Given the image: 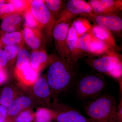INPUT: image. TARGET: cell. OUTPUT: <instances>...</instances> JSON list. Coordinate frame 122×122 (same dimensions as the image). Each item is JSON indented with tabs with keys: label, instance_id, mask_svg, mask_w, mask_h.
Returning <instances> with one entry per match:
<instances>
[{
	"label": "cell",
	"instance_id": "484cf974",
	"mask_svg": "<svg viewBox=\"0 0 122 122\" xmlns=\"http://www.w3.org/2000/svg\"><path fill=\"white\" fill-rule=\"evenodd\" d=\"M34 113L32 109H28L21 112L10 122H33Z\"/></svg>",
	"mask_w": 122,
	"mask_h": 122
},
{
	"label": "cell",
	"instance_id": "7a4b0ae2",
	"mask_svg": "<svg viewBox=\"0 0 122 122\" xmlns=\"http://www.w3.org/2000/svg\"><path fill=\"white\" fill-rule=\"evenodd\" d=\"M86 114L94 122H118L116 102L113 96L104 94L84 107Z\"/></svg>",
	"mask_w": 122,
	"mask_h": 122
},
{
	"label": "cell",
	"instance_id": "d590c367",
	"mask_svg": "<svg viewBox=\"0 0 122 122\" xmlns=\"http://www.w3.org/2000/svg\"><path fill=\"white\" fill-rule=\"evenodd\" d=\"M7 1L5 0H0V5L4 4L5 2H7Z\"/></svg>",
	"mask_w": 122,
	"mask_h": 122
},
{
	"label": "cell",
	"instance_id": "6da1fadb",
	"mask_svg": "<svg viewBox=\"0 0 122 122\" xmlns=\"http://www.w3.org/2000/svg\"><path fill=\"white\" fill-rule=\"evenodd\" d=\"M51 62L46 75L52 96H56L67 90L75 81L74 64L61 57L50 59Z\"/></svg>",
	"mask_w": 122,
	"mask_h": 122
},
{
	"label": "cell",
	"instance_id": "5bb4252c",
	"mask_svg": "<svg viewBox=\"0 0 122 122\" xmlns=\"http://www.w3.org/2000/svg\"><path fill=\"white\" fill-rule=\"evenodd\" d=\"M98 39L104 42L115 51L118 50L119 48L110 31L102 28L95 25L92 26L89 31Z\"/></svg>",
	"mask_w": 122,
	"mask_h": 122
},
{
	"label": "cell",
	"instance_id": "1f68e13d",
	"mask_svg": "<svg viewBox=\"0 0 122 122\" xmlns=\"http://www.w3.org/2000/svg\"><path fill=\"white\" fill-rule=\"evenodd\" d=\"M8 64L7 55L4 50L0 49V68H5Z\"/></svg>",
	"mask_w": 122,
	"mask_h": 122
},
{
	"label": "cell",
	"instance_id": "9a60e30c",
	"mask_svg": "<svg viewBox=\"0 0 122 122\" xmlns=\"http://www.w3.org/2000/svg\"><path fill=\"white\" fill-rule=\"evenodd\" d=\"M24 20V14L16 13L2 19L0 28L5 33L17 31Z\"/></svg>",
	"mask_w": 122,
	"mask_h": 122
},
{
	"label": "cell",
	"instance_id": "4316f807",
	"mask_svg": "<svg viewBox=\"0 0 122 122\" xmlns=\"http://www.w3.org/2000/svg\"><path fill=\"white\" fill-rule=\"evenodd\" d=\"M25 26L31 29H37L41 30V26L33 16L29 9L26 10L24 14Z\"/></svg>",
	"mask_w": 122,
	"mask_h": 122
},
{
	"label": "cell",
	"instance_id": "e575fe53",
	"mask_svg": "<svg viewBox=\"0 0 122 122\" xmlns=\"http://www.w3.org/2000/svg\"><path fill=\"white\" fill-rule=\"evenodd\" d=\"M122 102L121 99L117 110V116L118 122H122Z\"/></svg>",
	"mask_w": 122,
	"mask_h": 122
},
{
	"label": "cell",
	"instance_id": "8fae6325",
	"mask_svg": "<svg viewBox=\"0 0 122 122\" xmlns=\"http://www.w3.org/2000/svg\"><path fill=\"white\" fill-rule=\"evenodd\" d=\"M107 55L96 59H87L85 61L98 72L107 73L121 60L115 51H112Z\"/></svg>",
	"mask_w": 122,
	"mask_h": 122
},
{
	"label": "cell",
	"instance_id": "d6a6232c",
	"mask_svg": "<svg viewBox=\"0 0 122 122\" xmlns=\"http://www.w3.org/2000/svg\"><path fill=\"white\" fill-rule=\"evenodd\" d=\"M8 74L5 68H0V85L7 81Z\"/></svg>",
	"mask_w": 122,
	"mask_h": 122
},
{
	"label": "cell",
	"instance_id": "f1b7e54d",
	"mask_svg": "<svg viewBox=\"0 0 122 122\" xmlns=\"http://www.w3.org/2000/svg\"><path fill=\"white\" fill-rule=\"evenodd\" d=\"M17 13L13 5L10 3H5L0 5V19H3L10 15Z\"/></svg>",
	"mask_w": 122,
	"mask_h": 122
},
{
	"label": "cell",
	"instance_id": "ba28073f",
	"mask_svg": "<svg viewBox=\"0 0 122 122\" xmlns=\"http://www.w3.org/2000/svg\"><path fill=\"white\" fill-rule=\"evenodd\" d=\"M51 106L50 109L56 113L54 120L57 122H94L90 118L85 117L77 109L68 105L55 101Z\"/></svg>",
	"mask_w": 122,
	"mask_h": 122
},
{
	"label": "cell",
	"instance_id": "2e32d148",
	"mask_svg": "<svg viewBox=\"0 0 122 122\" xmlns=\"http://www.w3.org/2000/svg\"><path fill=\"white\" fill-rule=\"evenodd\" d=\"M38 72L33 69L30 65L20 71L14 73L20 83L26 87L32 85L39 77Z\"/></svg>",
	"mask_w": 122,
	"mask_h": 122
},
{
	"label": "cell",
	"instance_id": "52a82bcc",
	"mask_svg": "<svg viewBox=\"0 0 122 122\" xmlns=\"http://www.w3.org/2000/svg\"><path fill=\"white\" fill-rule=\"evenodd\" d=\"M40 105L27 90H22L7 107L6 121L10 122L21 112Z\"/></svg>",
	"mask_w": 122,
	"mask_h": 122
},
{
	"label": "cell",
	"instance_id": "9c48e42d",
	"mask_svg": "<svg viewBox=\"0 0 122 122\" xmlns=\"http://www.w3.org/2000/svg\"><path fill=\"white\" fill-rule=\"evenodd\" d=\"M26 90L42 106H50L52 97L46 75L39 76L34 83Z\"/></svg>",
	"mask_w": 122,
	"mask_h": 122
},
{
	"label": "cell",
	"instance_id": "e0dca14e",
	"mask_svg": "<svg viewBox=\"0 0 122 122\" xmlns=\"http://www.w3.org/2000/svg\"><path fill=\"white\" fill-rule=\"evenodd\" d=\"M22 90L12 84H8L3 87L0 94V105L7 108Z\"/></svg>",
	"mask_w": 122,
	"mask_h": 122
},
{
	"label": "cell",
	"instance_id": "d4e9b609",
	"mask_svg": "<svg viewBox=\"0 0 122 122\" xmlns=\"http://www.w3.org/2000/svg\"><path fill=\"white\" fill-rule=\"evenodd\" d=\"M21 46L19 45H10L5 46L4 51L7 55L8 59V64L13 65L16 62L17 56L20 48Z\"/></svg>",
	"mask_w": 122,
	"mask_h": 122
},
{
	"label": "cell",
	"instance_id": "44dd1931",
	"mask_svg": "<svg viewBox=\"0 0 122 122\" xmlns=\"http://www.w3.org/2000/svg\"><path fill=\"white\" fill-rule=\"evenodd\" d=\"M30 54L25 48L21 47L16 59L14 72H19L30 65Z\"/></svg>",
	"mask_w": 122,
	"mask_h": 122
},
{
	"label": "cell",
	"instance_id": "cb8c5ba5",
	"mask_svg": "<svg viewBox=\"0 0 122 122\" xmlns=\"http://www.w3.org/2000/svg\"><path fill=\"white\" fill-rule=\"evenodd\" d=\"M44 2L56 22L58 15L65 5L64 2L61 0H46Z\"/></svg>",
	"mask_w": 122,
	"mask_h": 122
},
{
	"label": "cell",
	"instance_id": "ac0fdd59",
	"mask_svg": "<svg viewBox=\"0 0 122 122\" xmlns=\"http://www.w3.org/2000/svg\"><path fill=\"white\" fill-rule=\"evenodd\" d=\"M48 54L44 50H33L30 54V66L39 72L50 61Z\"/></svg>",
	"mask_w": 122,
	"mask_h": 122
},
{
	"label": "cell",
	"instance_id": "277c9868",
	"mask_svg": "<svg viewBox=\"0 0 122 122\" xmlns=\"http://www.w3.org/2000/svg\"><path fill=\"white\" fill-rule=\"evenodd\" d=\"M93 13L88 2L83 0H69L65 4L57 19L56 24L61 22H72L79 14H90Z\"/></svg>",
	"mask_w": 122,
	"mask_h": 122
},
{
	"label": "cell",
	"instance_id": "30bf717a",
	"mask_svg": "<svg viewBox=\"0 0 122 122\" xmlns=\"http://www.w3.org/2000/svg\"><path fill=\"white\" fill-rule=\"evenodd\" d=\"M88 2L95 15H117L122 10V0H90Z\"/></svg>",
	"mask_w": 122,
	"mask_h": 122
},
{
	"label": "cell",
	"instance_id": "7402d4cb",
	"mask_svg": "<svg viewBox=\"0 0 122 122\" xmlns=\"http://www.w3.org/2000/svg\"><path fill=\"white\" fill-rule=\"evenodd\" d=\"M56 115L54 110L50 108L39 107L34 113L33 122H49L54 119Z\"/></svg>",
	"mask_w": 122,
	"mask_h": 122
},
{
	"label": "cell",
	"instance_id": "d6986e66",
	"mask_svg": "<svg viewBox=\"0 0 122 122\" xmlns=\"http://www.w3.org/2000/svg\"><path fill=\"white\" fill-rule=\"evenodd\" d=\"M91 34L92 39L87 53L88 54L94 55H100L106 53L108 54L112 51H115L106 44Z\"/></svg>",
	"mask_w": 122,
	"mask_h": 122
},
{
	"label": "cell",
	"instance_id": "5b68a950",
	"mask_svg": "<svg viewBox=\"0 0 122 122\" xmlns=\"http://www.w3.org/2000/svg\"><path fill=\"white\" fill-rule=\"evenodd\" d=\"M29 9L41 29L46 28L48 33L52 32L56 20L51 15L44 0H30Z\"/></svg>",
	"mask_w": 122,
	"mask_h": 122
},
{
	"label": "cell",
	"instance_id": "836d02e7",
	"mask_svg": "<svg viewBox=\"0 0 122 122\" xmlns=\"http://www.w3.org/2000/svg\"><path fill=\"white\" fill-rule=\"evenodd\" d=\"M7 116V108L0 105V122H4Z\"/></svg>",
	"mask_w": 122,
	"mask_h": 122
},
{
	"label": "cell",
	"instance_id": "ffe728a7",
	"mask_svg": "<svg viewBox=\"0 0 122 122\" xmlns=\"http://www.w3.org/2000/svg\"><path fill=\"white\" fill-rule=\"evenodd\" d=\"M24 41L23 31H15L12 32L5 33L0 39V44L5 46L17 45L22 46Z\"/></svg>",
	"mask_w": 122,
	"mask_h": 122
},
{
	"label": "cell",
	"instance_id": "8d00e7d4",
	"mask_svg": "<svg viewBox=\"0 0 122 122\" xmlns=\"http://www.w3.org/2000/svg\"><path fill=\"white\" fill-rule=\"evenodd\" d=\"M51 122V121H50V122Z\"/></svg>",
	"mask_w": 122,
	"mask_h": 122
},
{
	"label": "cell",
	"instance_id": "f35d334b",
	"mask_svg": "<svg viewBox=\"0 0 122 122\" xmlns=\"http://www.w3.org/2000/svg\"></svg>",
	"mask_w": 122,
	"mask_h": 122
},
{
	"label": "cell",
	"instance_id": "7c38bea8",
	"mask_svg": "<svg viewBox=\"0 0 122 122\" xmlns=\"http://www.w3.org/2000/svg\"><path fill=\"white\" fill-rule=\"evenodd\" d=\"M94 18L96 25L102 28L114 32H120L122 30V19L117 15H95L90 14Z\"/></svg>",
	"mask_w": 122,
	"mask_h": 122
},
{
	"label": "cell",
	"instance_id": "4fadbf2b",
	"mask_svg": "<svg viewBox=\"0 0 122 122\" xmlns=\"http://www.w3.org/2000/svg\"><path fill=\"white\" fill-rule=\"evenodd\" d=\"M23 33L24 41L33 50L42 49L43 36L41 30L25 26Z\"/></svg>",
	"mask_w": 122,
	"mask_h": 122
},
{
	"label": "cell",
	"instance_id": "8992f818",
	"mask_svg": "<svg viewBox=\"0 0 122 122\" xmlns=\"http://www.w3.org/2000/svg\"><path fill=\"white\" fill-rule=\"evenodd\" d=\"M71 24V23L65 22L57 23L54 25L52 33L59 57L74 64L72 62L66 41L67 33Z\"/></svg>",
	"mask_w": 122,
	"mask_h": 122
},
{
	"label": "cell",
	"instance_id": "603a6c76",
	"mask_svg": "<svg viewBox=\"0 0 122 122\" xmlns=\"http://www.w3.org/2000/svg\"><path fill=\"white\" fill-rule=\"evenodd\" d=\"M71 26L74 28L79 37L84 34L89 32L92 26L88 20L83 18H79L75 20Z\"/></svg>",
	"mask_w": 122,
	"mask_h": 122
},
{
	"label": "cell",
	"instance_id": "f546056e",
	"mask_svg": "<svg viewBox=\"0 0 122 122\" xmlns=\"http://www.w3.org/2000/svg\"><path fill=\"white\" fill-rule=\"evenodd\" d=\"M109 75L115 78H118L121 77L122 74V61L118 62L117 64L107 73Z\"/></svg>",
	"mask_w": 122,
	"mask_h": 122
},
{
	"label": "cell",
	"instance_id": "83f0119b",
	"mask_svg": "<svg viewBox=\"0 0 122 122\" xmlns=\"http://www.w3.org/2000/svg\"><path fill=\"white\" fill-rule=\"evenodd\" d=\"M7 2L11 4L17 13L24 14L29 7L30 0H10Z\"/></svg>",
	"mask_w": 122,
	"mask_h": 122
},
{
	"label": "cell",
	"instance_id": "3957f363",
	"mask_svg": "<svg viewBox=\"0 0 122 122\" xmlns=\"http://www.w3.org/2000/svg\"><path fill=\"white\" fill-rule=\"evenodd\" d=\"M106 85V81L102 76L97 74L87 75L79 81L76 92L82 99H94L104 90Z\"/></svg>",
	"mask_w": 122,
	"mask_h": 122
},
{
	"label": "cell",
	"instance_id": "74e56055",
	"mask_svg": "<svg viewBox=\"0 0 122 122\" xmlns=\"http://www.w3.org/2000/svg\"><path fill=\"white\" fill-rule=\"evenodd\" d=\"M6 122V121H5V122Z\"/></svg>",
	"mask_w": 122,
	"mask_h": 122
},
{
	"label": "cell",
	"instance_id": "4dcf8cb0",
	"mask_svg": "<svg viewBox=\"0 0 122 122\" xmlns=\"http://www.w3.org/2000/svg\"><path fill=\"white\" fill-rule=\"evenodd\" d=\"M79 38L74 28L72 26H70L67 33L66 41H75Z\"/></svg>",
	"mask_w": 122,
	"mask_h": 122
}]
</instances>
